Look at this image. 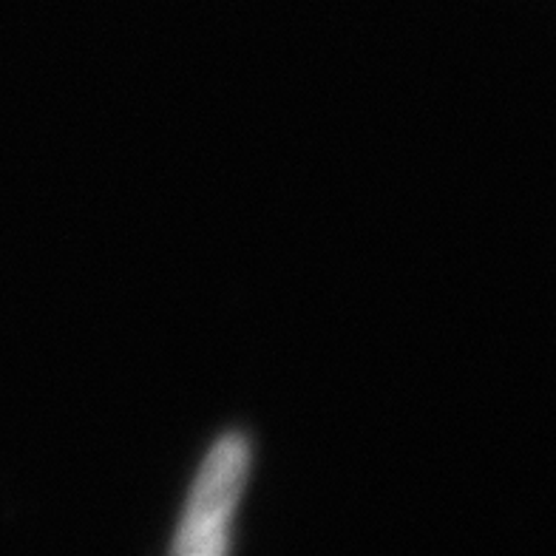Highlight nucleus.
Here are the masks:
<instances>
[{"mask_svg":"<svg viewBox=\"0 0 556 556\" xmlns=\"http://www.w3.org/2000/svg\"><path fill=\"white\" fill-rule=\"evenodd\" d=\"M253 448L242 432H230L213 443L197 475L182 522L170 545L182 556H216L230 548V528L250 475Z\"/></svg>","mask_w":556,"mask_h":556,"instance_id":"f257e3e1","label":"nucleus"}]
</instances>
